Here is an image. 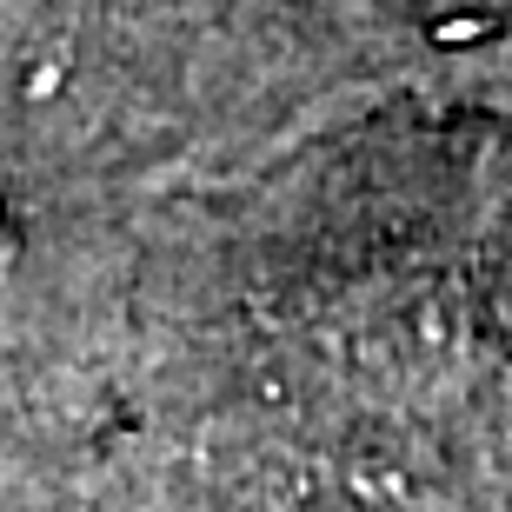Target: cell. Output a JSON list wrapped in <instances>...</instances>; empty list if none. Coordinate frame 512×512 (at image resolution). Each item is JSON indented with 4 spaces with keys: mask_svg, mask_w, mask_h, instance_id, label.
I'll use <instances>...</instances> for the list:
<instances>
[{
    "mask_svg": "<svg viewBox=\"0 0 512 512\" xmlns=\"http://www.w3.org/2000/svg\"><path fill=\"white\" fill-rule=\"evenodd\" d=\"M20 273V220L14 207H7V193H0V286Z\"/></svg>",
    "mask_w": 512,
    "mask_h": 512,
    "instance_id": "6da1fadb",
    "label": "cell"
}]
</instances>
